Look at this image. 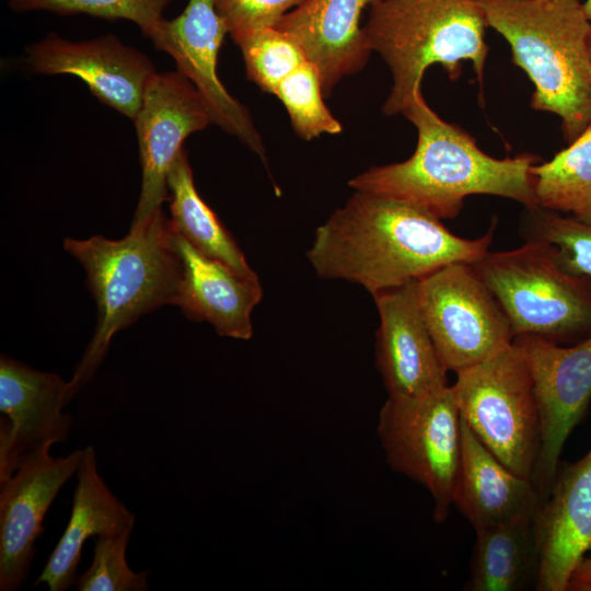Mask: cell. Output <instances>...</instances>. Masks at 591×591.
Listing matches in <instances>:
<instances>
[{"instance_id": "484cf974", "label": "cell", "mask_w": 591, "mask_h": 591, "mask_svg": "<svg viewBox=\"0 0 591 591\" xmlns=\"http://www.w3.org/2000/svg\"><path fill=\"white\" fill-rule=\"evenodd\" d=\"M243 55L250 80L274 94L278 84L308 60L299 43L277 27L231 35Z\"/></svg>"}, {"instance_id": "5b68a950", "label": "cell", "mask_w": 591, "mask_h": 591, "mask_svg": "<svg viewBox=\"0 0 591 591\" xmlns=\"http://www.w3.org/2000/svg\"><path fill=\"white\" fill-rule=\"evenodd\" d=\"M484 13L476 0H380L363 26L372 51L389 66L393 85L383 105L396 115L421 95L427 68L440 63L451 79L468 60L479 82L488 47Z\"/></svg>"}, {"instance_id": "cb8c5ba5", "label": "cell", "mask_w": 591, "mask_h": 591, "mask_svg": "<svg viewBox=\"0 0 591 591\" xmlns=\"http://www.w3.org/2000/svg\"><path fill=\"white\" fill-rule=\"evenodd\" d=\"M538 207L591 224V125L551 161L531 167Z\"/></svg>"}, {"instance_id": "f1b7e54d", "label": "cell", "mask_w": 591, "mask_h": 591, "mask_svg": "<svg viewBox=\"0 0 591 591\" xmlns=\"http://www.w3.org/2000/svg\"><path fill=\"white\" fill-rule=\"evenodd\" d=\"M131 531L96 537L92 564L76 581L79 591L148 590L150 571L136 572L127 564L126 548Z\"/></svg>"}, {"instance_id": "e0dca14e", "label": "cell", "mask_w": 591, "mask_h": 591, "mask_svg": "<svg viewBox=\"0 0 591 591\" xmlns=\"http://www.w3.org/2000/svg\"><path fill=\"white\" fill-rule=\"evenodd\" d=\"M540 553L535 590L567 591L576 567L591 551V449L558 466L533 517Z\"/></svg>"}, {"instance_id": "d6986e66", "label": "cell", "mask_w": 591, "mask_h": 591, "mask_svg": "<svg viewBox=\"0 0 591 591\" xmlns=\"http://www.w3.org/2000/svg\"><path fill=\"white\" fill-rule=\"evenodd\" d=\"M175 246L182 262L175 305L188 318L209 323L220 336L252 338L251 315L263 297L258 277L242 276L202 255L176 232Z\"/></svg>"}, {"instance_id": "7402d4cb", "label": "cell", "mask_w": 591, "mask_h": 591, "mask_svg": "<svg viewBox=\"0 0 591 591\" xmlns=\"http://www.w3.org/2000/svg\"><path fill=\"white\" fill-rule=\"evenodd\" d=\"M533 517L475 530L465 590L522 591L532 586L535 589L540 553Z\"/></svg>"}, {"instance_id": "4dcf8cb0", "label": "cell", "mask_w": 591, "mask_h": 591, "mask_svg": "<svg viewBox=\"0 0 591 591\" xmlns=\"http://www.w3.org/2000/svg\"><path fill=\"white\" fill-rule=\"evenodd\" d=\"M567 591H591V553L586 555L576 567L568 582Z\"/></svg>"}, {"instance_id": "83f0119b", "label": "cell", "mask_w": 591, "mask_h": 591, "mask_svg": "<svg viewBox=\"0 0 591 591\" xmlns=\"http://www.w3.org/2000/svg\"><path fill=\"white\" fill-rule=\"evenodd\" d=\"M174 0H10L14 12L47 11L60 15L88 14L107 20H127L148 36Z\"/></svg>"}, {"instance_id": "3957f363", "label": "cell", "mask_w": 591, "mask_h": 591, "mask_svg": "<svg viewBox=\"0 0 591 591\" xmlns=\"http://www.w3.org/2000/svg\"><path fill=\"white\" fill-rule=\"evenodd\" d=\"M63 247L85 269L97 306L94 335L68 382L69 403L93 378L116 333L152 310L175 305L182 262L175 232L161 208L132 222L121 240L67 237Z\"/></svg>"}, {"instance_id": "5bb4252c", "label": "cell", "mask_w": 591, "mask_h": 591, "mask_svg": "<svg viewBox=\"0 0 591 591\" xmlns=\"http://www.w3.org/2000/svg\"><path fill=\"white\" fill-rule=\"evenodd\" d=\"M25 62L34 73L79 77L101 102L132 120L157 72L148 56L112 34L70 42L51 32L26 48Z\"/></svg>"}, {"instance_id": "30bf717a", "label": "cell", "mask_w": 591, "mask_h": 591, "mask_svg": "<svg viewBox=\"0 0 591 591\" xmlns=\"http://www.w3.org/2000/svg\"><path fill=\"white\" fill-rule=\"evenodd\" d=\"M523 348L538 408L541 437L532 482L546 498L564 445L591 402V335L572 346L517 336ZM540 502V503H541Z\"/></svg>"}, {"instance_id": "8fae6325", "label": "cell", "mask_w": 591, "mask_h": 591, "mask_svg": "<svg viewBox=\"0 0 591 591\" xmlns=\"http://www.w3.org/2000/svg\"><path fill=\"white\" fill-rule=\"evenodd\" d=\"M229 33L213 0H188L172 20L162 18L147 36L169 54L207 103L213 123L239 139L266 164L262 137L245 106L224 88L217 72L218 53Z\"/></svg>"}, {"instance_id": "7a4b0ae2", "label": "cell", "mask_w": 591, "mask_h": 591, "mask_svg": "<svg viewBox=\"0 0 591 591\" xmlns=\"http://www.w3.org/2000/svg\"><path fill=\"white\" fill-rule=\"evenodd\" d=\"M403 114L418 132L413 155L364 171L348 182L351 188L412 204L440 220L455 218L471 195L509 198L525 209L538 207L531 173L534 155L486 154L468 134L442 120L422 94Z\"/></svg>"}, {"instance_id": "277c9868", "label": "cell", "mask_w": 591, "mask_h": 591, "mask_svg": "<svg viewBox=\"0 0 591 591\" xmlns=\"http://www.w3.org/2000/svg\"><path fill=\"white\" fill-rule=\"evenodd\" d=\"M534 84L531 106L558 115L568 141L591 125V22L579 0H476Z\"/></svg>"}, {"instance_id": "4fadbf2b", "label": "cell", "mask_w": 591, "mask_h": 591, "mask_svg": "<svg viewBox=\"0 0 591 591\" xmlns=\"http://www.w3.org/2000/svg\"><path fill=\"white\" fill-rule=\"evenodd\" d=\"M50 448L25 456L14 473L0 484L1 591H15L27 578L44 518L80 465L83 450L54 457Z\"/></svg>"}, {"instance_id": "ffe728a7", "label": "cell", "mask_w": 591, "mask_h": 591, "mask_svg": "<svg viewBox=\"0 0 591 591\" xmlns=\"http://www.w3.org/2000/svg\"><path fill=\"white\" fill-rule=\"evenodd\" d=\"M540 502L533 482L499 461L462 418V450L453 506L472 526L478 530L533 517Z\"/></svg>"}, {"instance_id": "f546056e", "label": "cell", "mask_w": 591, "mask_h": 591, "mask_svg": "<svg viewBox=\"0 0 591 591\" xmlns=\"http://www.w3.org/2000/svg\"><path fill=\"white\" fill-rule=\"evenodd\" d=\"M231 35L274 27L305 0H213Z\"/></svg>"}, {"instance_id": "d4e9b609", "label": "cell", "mask_w": 591, "mask_h": 591, "mask_svg": "<svg viewBox=\"0 0 591 591\" xmlns=\"http://www.w3.org/2000/svg\"><path fill=\"white\" fill-rule=\"evenodd\" d=\"M520 230L525 241L549 244L565 270L591 282V224L535 207L526 209Z\"/></svg>"}, {"instance_id": "7c38bea8", "label": "cell", "mask_w": 591, "mask_h": 591, "mask_svg": "<svg viewBox=\"0 0 591 591\" xmlns=\"http://www.w3.org/2000/svg\"><path fill=\"white\" fill-rule=\"evenodd\" d=\"M134 121L142 167L141 190L132 220L137 222L169 199V172L184 140L213 119L195 85L176 70L152 76Z\"/></svg>"}, {"instance_id": "44dd1931", "label": "cell", "mask_w": 591, "mask_h": 591, "mask_svg": "<svg viewBox=\"0 0 591 591\" xmlns=\"http://www.w3.org/2000/svg\"><path fill=\"white\" fill-rule=\"evenodd\" d=\"M135 514L112 493L97 470L92 445L83 449L77 470L68 524L35 581L50 591H65L76 584L84 542L92 536L113 535L134 529Z\"/></svg>"}, {"instance_id": "6da1fadb", "label": "cell", "mask_w": 591, "mask_h": 591, "mask_svg": "<svg viewBox=\"0 0 591 591\" xmlns=\"http://www.w3.org/2000/svg\"><path fill=\"white\" fill-rule=\"evenodd\" d=\"M495 225L464 239L440 219L402 200L355 190L314 232L306 257L323 279L357 283L371 296L489 252Z\"/></svg>"}, {"instance_id": "52a82bcc", "label": "cell", "mask_w": 591, "mask_h": 591, "mask_svg": "<svg viewBox=\"0 0 591 591\" xmlns=\"http://www.w3.org/2000/svg\"><path fill=\"white\" fill-rule=\"evenodd\" d=\"M455 374L452 389L461 417L499 461L531 479L541 426L523 348L513 339L489 358Z\"/></svg>"}, {"instance_id": "4316f807", "label": "cell", "mask_w": 591, "mask_h": 591, "mask_svg": "<svg viewBox=\"0 0 591 591\" xmlns=\"http://www.w3.org/2000/svg\"><path fill=\"white\" fill-rule=\"evenodd\" d=\"M276 95L286 107L293 130L303 140L324 134L337 135L341 124L323 101V89L315 66L306 60L276 88Z\"/></svg>"}, {"instance_id": "603a6c76", "label": "cell", "mask_w": 591, "mask_h": 591, "mask_svg": "<svg viewBox=\"0 0 591 591\" xmlns=\"http://www.w3.org/2000/svg\"><path fill=\"white\" fill-rule=\"evenodd\" d=\"M171 224L202 255L218 260L245 277H258L231 233L199 196L193 171L183 148L167 176Z\"/></svg>"}, {"instance_id": "ac0fdd59", "label": "cell", "mask_w": 591, "mask_h": 591, "mask_svg": "<svg viewBox=\"0 0 591 591\" xmlns=\"http://www.w3.org/2000/svg\"><path fill=\"white\" fill-rule=\"evenodd\" d=\"M380 0H305L275 27L291 35L318 71L324 96L360 71L372 51L361 14Z\"/></svg>"}, {"instance_id": "9c48e42d", "label": "cell", "mask_w": 591, "mask_h": 591, "mask_svg": "<svg viewBox=\"0 0 591 591\" xmlns=\"http://www.w3.org/2000/svg\"><path fill=\"white\" fill-rule=\"evenodd\" d=\"M416 296L448 371L475 366L514 339L507 314L472 264H449L421 277Z\"/></svg>"}, {"instance_id": "8992f818", "label": "cell", "mask_w": 591, "mask_h": 591, "mask_svg": "<svg viewBox=\"0 0 591 591\" xmlns=\"http://www.w3.org/2000/svg\"><path fill=\"white\" fill-rule=\"evenodd\" d=\"M507 314L514 337L556 344L591 335V282L565 270L549 244L525 241L472 264Z\"/></svg>"}, {"instance_id": "9a60e30c", "label": "cell", "mask_w": 591, "mask_h": 591, "mask_svg": "<svg viewBox=\"0 0 591 591\" xmlns=\"http://www.w3.org/2000/svg\"><path fill=\"white\" fill-rule=\"evenodd\" d=\"M68 382L53 372L36 370L5 355L0 358V484L31 453L66 441L71 416Z\"/></svg>"}, {"instance_id": "d6a6232c", "label": "cell", "mask_w": 591, "mask_h": 591, "mask_svg": "<svg viewBox=\"0 0 591 591\" xmlns=\"http://www.w3.org/2000/svg\"><path fill=\"white\" fill-rule=\"evenodd\" d=\"M589 43H590V53H591V35H590V42Z\"/></svg>"}, {"instance_id": "1f68e13d", "label": "cell", "mask_w": 591, "mask_h": 591, "mask_svg": "<svg viewBox=\"0 0 591 591\" xmlns=\"http://www.w3.org/2000/svg\"><path fill=\"white\" fill-rule=\"evenodd\" d=\"M583 11L591 22V0H587L584 3H582Z\"/></svg>"}, {"instance_id": "2e32d148", "label": "cell", "mask_w": 591, "mask_h": 591, "mask_svg": "<svg viewBox=\"0 0 591 591\" xmlns=\"http://www.w3.org/2000/svg\"><path fill=\"white\" fill-rule=\"evenodd\" d=\"M372 297L380 320L375 362L389 396H421L448 386L449 371L421 315L416 280Z\"/></svg>"}, {"instance_id": "ba28073f", "label": "cell", "mask_w": 591, "mask_h": 591, "mask_svg": "<svg viewBox=\"0 0 591 591\" xmlns=\"http://www.w3.org/2000/svg\"><path fill=\"white\" fill-rule=\"evenodd\" d=\"M376 434L389 465L422 485L433 501V520L445 521L462 450V418L452 385L421 396H387Z\"/></svg>"}]
</instances>
